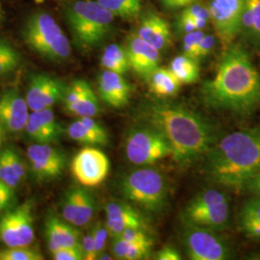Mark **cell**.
Here are the masks:
<instances>
[{
    "label": "cell",
    "instance_id": "6da1fadb",
    "mask_svg": "<svg viewBox=\"0 0 260 260\" xmlns=\"http://www.w3.org/2000/svg\"><path fill=\"white\" fill-rule=\"evenodd\" d=\"M205 104L216 110L249 115L260 107V74L240 45L224 49L210 80L202 88Z\"/></svg>",
    "mask_w": 260,
    "mask_h": 260
},
{
    "label": "cell",
    "instance_id": "7a4b0ae2",
    "mask_svg": "<svg viewBox=\"0 0 260 260\" xmlns=\"http://www.w3.org/2000/svg\"><path fill=\"white\" fill-rule=\"evenodd\" d=\"M141 116L166 136L173 149L172 157L179 166L194 164L217 142L213 125L184 105L152 101L143 105Z\"/></svg>",
    "mask_w": 260,
    "mask_h": 260
},
{
    "label": "cell",
    "instance_id": "3957f363",
    "mask_svg": "<svg viewBox=\"0 0 260 260\" xmlns=\"http://www.w3.org/2000/svg\"><path fill=\"white\" fill-rule=\"evenodd\" d=\"M210 181L239 192L260 173V126L238 130L216 142L205 156Z\"/></svg>",
    "mask_w": 260,
    "mask_h": 260
},
{
    "label": "cell",
    "instance_id": "277c9868",
    "mask_svg": "<svg viewBox=\"0 0 260 260\" xmlns=\"http://www.w3.org/2000/svg\"><path fill=\"white\" fill-rule=\"evenodd\" d=\"M65 19L75 46L86 51L110 35L115 17L96 0H77L66 6Z\"/></svg>",
    "mask_w": 260,
    "mask_h": 260
},
{
    "label": "cell",
    "instance_id": "5b68a950",
    "mask_svg": "<svg viewBox=\"0 0 260 260\" xmlns=\"http://www.w3.org/2000/svg\"><path fill=\"white\" fill-rule=\"evenodd\" d=\"M22 39L31 50L51 62L61 63L72 55L71 43L55 19L46 12L32 14L22 28Z\"/></svg>",
    "mask_w": 260,
    "mask_h": 260
},
{
    "label": "cell",
    "instance_id": "8992f818",
    "mask_svg": "<svg viewBox=\"0 0 260 260\" xmlns=\"http://www.w3.org/2000/svg\"><path fill=\"white\" fill-rule=\"evenodd\" d=\"M121 194L146 212L161 213L168 204V182L155 169L144 167L122 178Z\"/></svg>",
    "mask_w": 260,
    "mask_h": 260
},
{
    "label": "cell",
    "instance_id": "52a82bcc",
    "mask_svg": "<svg viewBox=\"0 0 260 260\" xmlns=\"http://www.w3.org/2000/svg\"><path fill=\"white\" fill-rule=\"evenodd\" d=\"M184 223L211 230L223 231L230 220L229 200L223 192L208 189L195 196L185 206Z\"/></svg>",
    "mask_w": 260,
    "mask_h": 260
},
{
    "label": "cell",
    "instance_id": "ba28073f",
    "mask_svg": "<svg viewBox=\"0 0 260 260\" xmlns=\"http://www.w3.org/2000/svg\"><path fill=\"white\" fill-rule=\"evenodd\" d=\"M124 151L130 163L137 166H149L173 154L166 136L149 123L130 130L125 138Z\"/></svg>",
    "mask_w": 260,
    "mask_h": 260
},
{
    "label": "cell",
    "instance_id": "9c48e42d",
    "mask_svg": "<svg viewBox=\"0 0 260 260\" xmlns=\"http://www.w3.org/2000/svg\"><path fill=\"white\" fill-rule=\"evenodd\" d=\"M34 239V217L30 202L11 208L1 216L0 243L5 247L31 246Z\"/></svg>",
    "mask_w": 260,
    "mask_h": 260
},
{
    "label": "cell",
    "instance_id": "30bf717a",
    "mask_svg": "<svg viewBox=\"0 0 260 260\" xmlns=\"http://www.w3.org/2000/svg\"><path fill=\"white\" fill-rule=\"evenodd\" d=\"M182 241L193 260H223L231 257V249L216 232L184 223Z\"/></svg>",
    "mask_w": 260,
    "mask_h": 260
},
{
    "label": "cell",
    "instance_id": "8fae6325",
    "mask_svg": "<svg viewBox=\"0 0 260 260\" xmlns=\"http://www.w3.org/2000/svg\"><path fill=\"white\" fill-rule=\"evenodd\" d=\"M246 0H209L210 21L223 49L240 35L242 14Z\"/></svg>",
    "mask_w": 260,
    "mask_h": 260
},
{
    "label": "cell",
    "instance_id": "7c38bea8",
    "mask_svg": "<svg viewBox=\"0 0 260 260\" xmlns=\"http://www.w3.org/2000/svg\"><path fill=\"white\" fill-rule=\"evenodd\" d=\"M110 162L101 149L87 147L81 149L72 162V172L84 187L102 184L109 174Z\"/></svg>",
    "mask_w": 260,
    "mask_h": 260
},
{
    "label": "cell",
    "instance_id": "4fadbf2b",
    "mask_svg": "<svg viewBox=\"0 0 260 260\" xmlns=\"http://www.w3.org/2000/svg\"><path fill=\"white\" fill-rule=\"evenodd\" d=\"M66 84L52 75L37 74L30 77L25 100L31 111L53 108L57 103H63Z\"/></svg>",
    "mask_w": 260,
    "mask_h": 260
},
{
    "label": "cell",
    "instance_id": "5bb4252c",
    "mask_svg": "<svg viewBox=\"0 0 260 260\" xmlns=\"http://www.w3.org/2000/svg\"><path fill=\"white\" fill-rule=\"evenodd\" d=\"M26 155L33 175L40 180L55 179L65 170V155L50 144L31 145Z\"/></svg>",
    "mask_w": 260,
    "mask_h": 260
},
{
    "label": "cell",
    "instance_id": "9a60e30c",
    "mask_svg": "<svg viewBox=\"0 0 260 260\" xmlns=\"http://www.w3.org/2000/svg\"><path fill=\"white\" fill-rule=\"evenodd\" d=\"M63 219L76 228L89 224L95 212V201L92 193L83 187L70 188L62 199Z\"/></svg>",
    "mask_w": 260,
    "mask_h": 260
},
{
    "label": "cell",
    "instance_id": "2e32d148",
    "mask_svg": "<svg viewBox=\"0 0 260 260\" xmlns=\"http://www.w3.org/2000/svg\"><path fill=\"white\" fill-rule=\"evenodd\" d=\"M25 98L19 90L12 88L0 96V125L10 134H19L24 131L30 115Z\"/></svg>",
    "mask_w": 260,
    "mask_h": 260
},
{
    "label": "cell",
    "instance_id": "e0dca14e",
    "mask_svg": "<svg viewBox=\"0 0 260 260\" xmlns=\"http://www.w3.org/2000/svg\"><path fill=\"white\" fill-rule=\"evenodd\" d=\"M126 51L129 60L130 69L145 80L159 68L160 51L140 38L135 32L127 38Z\"/></svg>",
    "mask_w": 260,
    "mask_h": 260
},
{
    "label": "cell",
    "instance_id": "ac0fdd59",
    "mask_svg": "<svg viewBox=\"0 0 260 260\" xmlns=\"http://www.w3.org/2000/svg\"><path fill=\"white\" fill-rule=\"evenodd\" d=\"M105 228L113 238L119 237L127 229L147 230V222L143 214L126 203H109L105 206Z\"/></svg>",
    "mask_w": 260,
    "mask_h": 260
},
{
    "label": "cell",
    "instance_id": "d6986e66",
    "mask_svg": "<svg viewBox=\"0 0 260 260\" xmlns=\"http://www.w3.org/2000/svg\"><path fill=\"white\" fill-rule=\"evenodd\" d=\"M98 91L103 103L122 108L129 103L132 88L123 75L104 70L98 77Z\"/></svg>",
    "mask_w": 260,
    "mask_h": 260
},
{
    "label": "cell",
    "instance_id": "ffe728a7",
    "mask_svg": "<svg viewBox=\"0 0 260 260\" xmlns=\"http://www.w3.org/2000/svg\"><path fill=\"white\" fill-rule=\"evenodd\" d=\"M28 137L37 144H52L62 134L60 124L56 120L52 108L31 111L25 129Z\"/></svg>",
    "mask_w": 260,
    "mask_h": 260
},
{
    "label": "cell",
    "instance_id": "44dd1931",
    "mask_svg": "<svg viewBox=\"0 0 260 260\" xmlns=\"http://www.w3.org/2000/svg\"><path fill=\"white\" fill-rule=\"evenodd\" d=\"M140 38L157 48L160 52L167 50L171 46L172 33L166 19L155 12H147L141 18L135 32Z\"/></svg>",
    "mask_w": 260,
    "mask_h": 260
},
{
    "label": "cell",
    "instance_id": "7402d4cb",
    "mask_svg": "<svg viewBox=\"0 0 260 260\" xmlns=\"http://www.w3.org/2000/svg\"><path fill=\"white\" fill-rule=\"evenodd\" d=\"M45 233L48 250L52 253L66 247H80V233L76 226L59 218L55 214L47 216Z\"/></svg>",
    "mask_w": 260,
    "mask_h": 260
},
{
    "label": "cell",
    "instance_id": "603a6c76",
    "mask_svg": "<svg viewBox=\"0 0 260 260\" xmlns=\"http://www.w3.org/2000/svg\"><path fill=\"white\" fill-rule=\"evenodd\" d=\"M148 81L150 91L158 98H170L176 95L182 85L170 69L160 67L150 75Z\"/></svg>",
    "mask_w": 260,
    "mask_h": 260
},
{
    "label": "cell",
    "instance_id": "cb8c5ba5",
    "mask_svg": "<svg viewBox=\"0 0 260 260\" xmlns=\"http://www.w3.org/2000/svg\"><path fill=\"white\" fill-rule=\"evenodd\" d=\"M101 65L119 75H124L130 70L129 60L126 48L119 44H110L103 49Z\"/></svg>",
    "mask_w": 260,
    "mask_h": 260
},
{
    "label": "cell",
    "instance_id": "d4e9b609",
    "mask_svg": "<svg viewBox=\"0 0 260 260\" xmlns=\"http://www.w3.org/2000/svg\"><path fill=\"white\" fill-rule=\"evenodd\" d=\"M239 224L246 235L260 238V196L249 200L242 207Z\"/></svg>",
    "mask_w": 260,
    "mask_h": 260
},
{
    "label": "cell",
    "instance_id": "484cf974",
    "mask_svg": "<svg viewBox=\"0 0 260 260\" xmlns=\"http://www.w3.org/2000/svg\"><path fill=\"white\" fill-rule=\"evenodd\" d=\"M169 69L181 84L195 83L200 78L199 61L184 54L175 57Z\"/></svg>",
    "mask_w": 260,
    "mask_h": 260
},
{
    "label": "cell",
    "instance_id": "4316f807",
    "mask_svg": "<svg viewBox=\"0 0 260 260\" xmlns=\"http://www.w3.org/2000/svg\"><path fill=\"white\" fill-rule=\"evenodd\" d=\"M104 8L111 12L115 18L135 19L142 10L143 0H96Z\"/></svg>",
    "mask_w": 260,
    "mask_h": 260
},
{
    "label": "cell",
    "instance_id": "83f0119b",
    "mask_svg": "<svg viewBox=\"0 0 260 260\" xmlns=\"http://www.w3.org/2000/svg\"><path fill=\"white\" fill-rule=\"evenodd\" d=\"M21 63L19 51L8 41L0 38V77L14 73Z\"/></svg>",
    "mask_w": 260,
    "mask_h": 260
},
{
    "label": "cell",
    "instance_id": "f1b7e54d",
    "mask_svg": "<svg viewBox=\"0 0 260 260\" xmlns=\"http://www.w3.org/2000/svg\"><path fill=\"white\" fill-rule=\"evenodd\" d=\"M68 134L71 139L79 144L87 146H104L107 145L100 136L88 128L79 119L72 122L68 127Z\"/></svg>",
    "mask_w": 260,
    "mask_h": 260
},
{
    "label": "cell",
    "instance_id": "f546056e",
    "mask_svg": "<svg viewBox=\"0 0 260 260\" xmlns=\"http://www.w3.org/2000/svg\"><path fill=\"white\" fill-rule=\"evenodd\" d=\"M66 110L77 118H83V117L94 118L101 112L100 100L96 93H94L92 89L84 96L83 99H81L78 103H75Z\"/></svg>",
    "mask_w": 260,
    "mask_h": 260
},
{
    "label": "cell",
    "instance_id": "4dcf8cb0",
    "mask_svg": "<svg viewBox=\"0 0 260 260\" xmlns=\"http://www.w3.org/2000/svg\"><path fill=\"white\" fill-rule=\"evenodd\" d=\"M43 254L30 246L5 247L0 250V260H43Z\"/></svg>",
    "mask_w": 260,
    "mask_h": 260
},
{
    "label": "cell",
    "instance_id": "1f68e13d",
    "mask_svg": "<svg viewBox=\"0 0 260 260\" xmlns=\"http://www.w3.org/2000/svg\"><path fill=\"white\" fill-rule=\"evenodd\" d=\"M93 88L88 81L84 79H75L72 83L67 87L65 96L63 100V103L65 109L73 106L74 104L78 103L81 99L89 93Z\"/></svg>",
    "mask_w": 260,
    "mask_h": 260
},
{
    "label": "cell",
    "instance_id": "d6a6232c",
    "mask_svg": "<svg viewBox=\"0 0 260 260\" xmlns=\"http://www.w3.org/2000/svg\"><path fill=\"white\" fill-rule=\"evenodd\" d=\"M0 179L14 189L22 181L14 172L6 149L0 151Z\"/></svg>",
    "mask_w": 260,
    "mask_h": 260
},
{
    "label": "cell",
    "instance_id": "836d02e7",
    "mask_svg": "<svg viewBox=\"0 0 260 260\" xmlns=\"http://www.w3.org/2000/svg\"><path fill=\"white\" fill-rule=\"evenodd\" d=\"M251 14V35L249 42L255 48H260V0H246Z\"/></svg>",
    "mask_w": 260,
    "mask_h": 260
},
{
    "label": "cell",
    "instance_id": "e575fe53",
    "mask_svg": "<svg viewBox=\"0 0 260 260\" xmlns=\"http://www.w3.org/2000/svg\"><path fill=\"white\" fill-rule=\"evenodd\" d=\"M205 34L206 33L204 30H196L184 35L182 41V54L197 60V51Z\"/></svg>",
    "mask_w": 260,
    "mask_h": 260
},
{
    "label": "cell",
    "instance_id": "d590c367",
    "mask_svg": "<svg viewBox=\"0 0 260 260\" xmlns=\"http://www.w3.org/2000/svg\"><path fill=\"white\" fill-rule=\"evenodd\" d=\"M152 249V242L150 243H131L125 255V260H141L149 258Z\"/></svg>",
    "mask_w": 260,
    "mask_h": 260
},
{
    "label": "cell",
    "instance_id": "8d00e7d4",
    "mask_svg": "<svg viewBox=\"0 0 260 260\" xmlns=\"http://www.w3.org/2000/svg\"><path fill=\"white\" fill-rule=\"evenodd\" d=\"M92 233H93L96 255L99 258V256L101 254H103L105 251V247H106L109 233H108L107 229L105 228V224H103L102 223H95L92 229Z\"/></svg>",
    "mask_w": 260,
    "mask_h": 260
},
{
    "label": "cell",
    "instance_id": "74e56055",
    "mask_svg": "<svg viewBox=\"0 0 260 260\" xmlns=\"http://www.w3.org/2000/svg\"><path fill=\"white\" fill-rule=\"evenodd\" d=\"M14 190V188L0 179V214L4 213L12 208L15 201Z\"/></svg>",
    "mask_w": 260,
    "mask_h": 260
},
{
    "label": "cell",
    "instance_id": "f35d334b",
    "mask_svg": "<svg viewBox=\"0 0 260 260\" xmlns=\"http://www.w3.org/2000/svg\"><path fill=\"white\" fill-rule=\"evenodd\" d=\"M182 15L190 17L192 19H203L210 20V13L208 6H205L201 3H192L191 5L187 6L181 12Z\"/></svg>",
    "mask_w": 260,
    "mask_h": 260
},
{
    "label": "cell",
    "instance_id": "ab89813d",
    "mask_svg": "<svg viewBox=\"0 0 260 260\" xmlns=\"http://www.w3.org/2000/svg\"><path fill=\"white\" fill-rule=\"evenodd\" d=\"M55 260H82L83 253L81 247H66L51 253Z\"/></svg>",
    "mask_w": 260,
    "mask_h": 260
},
{
    "label": "cell",
    "instance_id": "60d3db41",
    "mask_svg": "<svg viewBox=\"0 0 260 260\" xmlns=\"http://www.w3.org/2000/svg\"><path fill=\"white\" fill-rule=\"evenodd\" d=\"M80 247H81L82 253H83L84 260L98 259L92 230L89 233H86L81 238Z\"/></svg>",
    "mask_w": 260,
    "mask_h": 260
},
{
    "label": "cell",
    "instance_id": "b9f144b4",
    "mask_svg": "<svg viewBox=\"0 0 260 260\" xmlns=\"http://www.w3.org/2000/svg\"><path fill=\"white\" fill-rule=\"evenodd\" d=\"M131 243H150L152 240L143 229H127L119 236Z\"/></svg>",
    "mask_w": 260,
    "mask_h": 260
},
{
    "label": "cell",
    "instance_id": "7bdbcfd3",
    "mask_svg": "<svg viewBox=\"0 0 260 260\" xmlns=\"http://www.w3.org/2000/svg\"><path fill=\"white\" fill-rule=\"evenodd\" d=\"M6 151L9 157L10 163L12 165V168L14 170V172L16 173V175L21 179H25L26 177V169L25 166L21 160V158L19 157V154L16 152V150L10 148H6Z\"/></svg>",
    "mask_w": 260,
    "mask_h": 260
},
{
    "label": "cell",
    "instance_id": "ee69618b",
    "mask_svg": "<svg viewBox=\"0 0 260 260\" xmlns=\"http://www.w3.org/2000/svg\"><path fill=\"white\" fill-rule=\"evenodd\" d=\"M215 44H216V38L211 34H205V37L203 38L200 44V47L198 48L196 59L200 61L209 55L215 47Z\"/></svg>",
    "mask_w": 260,
    "mask_h": 260
},
{
    "label": "cell",
    "instance_id": "f6af8a7d",
    "mask_svg": "<svg viewBox=\"0 0 260 260\" xmlns=\"http://www.w3.org/2000/svg\"><path fill=\"white\" fill-rule=\"evenodd\" d=\"M129 247V242L122 239L121 237H115L112 244V253L117 259L125 260L127 249Z\"/></svg>",
    "mask_w": 260,
    "mask_h": 260
},
{
    "label": "cell",
    "instance_id": "bcb514c9",
    "mask_svg": "<svg viewBox=\"0 0 260 260\" xmlns=\"http://www.w3.org/2000/svg\"><path fill=\"white\" fill-rule=\"evenodd\" d=\"M177 32L184 36L186 34L196 31L198 29L196 27L194 19L180 13L177 21Z\"/></svg>",
    "mask_w": 260,
    "mask_h": 260
},
{
    "label": "cell",
    "instance_id": "7dc6e473",
    "mask_svg": "<svg viewBox=\"0 0 260 260\" xmlns=\"http://www.w3.org/2000/svg\"><path fill=\"white\" fill-rule=\"evenodd\" d=\"M157 260H180L181 255L177 249L171 245L164 246L156 254Z\"/></svg>",
    "mask_w": 260,
    "mask_h": 260
},
{
    "label": "cell",
    "instance_id": "c3c4849f",
    "mask_svg": "<svg viewBox=\"0 0 260 260\" xmlns=\"http://www.w3.org/2000/svg\"><path fill=\"white\" fill-rule=\"evenodd\" d=\"M162 5L168 10L184 9L197 0H160Z\"/></svg>",
    "mask_w": 260,
    "mask_h": 260
},
{
    "label": "cell",
    "instance_id": "681fc988",
    "mask_svg": "<svg viewBox=\"0 0 260 260\" xmlns=\"http://www.w3.org/2000/svg\"><path fill=\"white\" fill-rule=\"evenodd\" d=\"M247 189H250L256 195L260 196V173L251 180Z\"/></svg>",
    "mask_w": 260,
    "mask_h": 260
},
{
    "label": "cell",
    "instance_id": "f907efd6",
    "mask_svg": "<svg viewBox=\"0 0 260 260\" xmlns=\"http://www.w3.org/2000/svg\"><path fill=\"white\" fill-rule=\"evenodd\" d=\"M3 19H4V14H3L2 7H1V5H0V28H1L2 24H3Z\"/></svg>",
    "mask_w": 260,
    "mask_h": 260
},
{
    "label": "cell",
    "instance_id": "816d5d0a",
    "mask_svg": "<svg viewBox=\"0 0 260 260\" xmlns=\"http://www.w3.org/2000/svg\"><path fill=\"white\" fill-rule=\"evenodd\" d=\"M2 133H3V128L0 125V145H1V142H2Z\"/></svg>",
    "mask_w": 260,
    "mask_h": 260
}]
</instances>
